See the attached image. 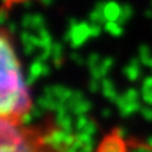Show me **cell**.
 Here are the masks:
<instances>
[{"label":"cell","instance_id":"cell-1","mask_svg":"<svg viewBox=\"0 0 152 152\" xmlns=\"http://www.w3.org/2000/svg\"><path fill=\"white\" fill-rule=\"evenodd\" d=\"M0 113L3 119L21 121L31 108V99L15 50L5 34L0 39Z\"/></svg>","mask_w":152,"mask_h":152},{"label":"cell","instance_id":"cell-2","mask_svg":"<svg viewBox=\"0 0 152 152\" xmlns=\"http://www.w3.org/2000/svg\"><path fill=\"white\" fill-rule=\"evenodd\" d=\"M0 152H59L48 144L42 132L26 128L21 121L1 118Z\"/></svg>","mask_w":152,"mask_h":152},{"label":"cell","instance_id":"cell-3","mask_svg":"<svg viewBox=\"0 0 152 152\" xmlns=\"http://www.w3.org/2000/svg\"><path fill=\"white\" fill-rule=\"evenodd\" d=\"M89 37H92L91 24L87 21H77L76 19L69 20V26L64 39L71 43L72 47H80Z\"/></svg>","mask_w":152,"mask_h":152},{"label":"cell","instance_id":"cell-4","mask_svg":"<svg viewBox=\"0 0 152 152\" xmlns=\"http://www.w3.org/2000/svg\"><path fill=\"white\" fill-rule=\"evenodd\" d=\"M45 24V19L40 13H26L21 18V26L26 29H36L39 31Z\"/></svg>","mask_w":152,"mask_h":152},{"label":"cell","instance_id":"cell-5","mask_svg":"<svg viewBox=\"0 0 152 152\" xmlns=\"http://www.w3.org/2000/svg\"><path fill=\"white\" fill-rule=\"evenodd\" d=\"M104 7H105V1L103 0H99V1L95 4L94 10L91 11L89 13V21L92 24H105L107 23V19H105V15H104Z\"/></svg>","mask_w":152,"mask_h":152},{"label":"cell","instance_id":"cell-6","mask_svg":"<svg viewBox=\"0 0 152 152\" xmlns=\"http://www.w3.org/2000/svg\"><path fill=\"white\" fill-rule=\"evenodd\" d=\"M121 10H123V5L119 4L115 0H110V1H105V7H104V15L105 19L108 20H115L118 21L119 18L121 15Z\"/></svg>","mask_w":152,"mask_h":152},{"label":"cell","instance_id":"cell-7","mask_svg":"<svg viewBox=\"0 0 152 152\" xmlns=\"http://www.w3.org/2000/svg\"><path fill=\"white\" fill-rule=\"evenodd\" d=\"M104 29L112 36H121V34H123V26L115 20H108L104 24Z\"/></svg>","mask_w":152,"mask_h":152},{"label":"cell","instance_id":"cell-8","mask_svg":"<svg viewBox=\"0 0 152 152\" xmlns=\"http://www.w3.org/2000/svg\"><path fill=\"white\" fill-rule=\"evenodd\" d=\"M132 16H134V7H132L131 4H124L123 10H121V15H120V18H119L118 21L123 26V24L128 23V21L131 20Z\"/></svg>","mask_w":152,"mask_h":152},{"label":"cell","instance_id":"cell-9","mask_svg":"<svg viewBox=\"0 0 152 152\" xmlns=\"http://www.w3.org/2000/svg\"><path fill=\"white\" fill-rule=\"evenodd\" d=\"M100 32H102V26H100V24H92L91 23V34H92V37L99 36Z\"/></svg>","mask_w":152,"mask_h":152},{"label":"cell","instance_id":"cell-10","mask_svg":"<svg viewBox=\"0 0 152 152\" xmlns=\"http://www.w3.org/2000/svg\"><path fill=\"white\" fill-rule=\"evenodd\" d=\"M0 20H1V23H5V21H7V10H5V8L1 10V19H0Z\"/></svg>","mask_w":152,"mask_h":152},{"label":"cell","instance_id":"cell-11","mask_svg":"<svg viewBox=\"0 0 152 152\" xmlns=\"http://www.w3.org/2000/svg\"><path fill=\"white\" fill-rule=\"evenodd\" d=\"M144 16H145L147 19H152V7H151V8H148V10H145Z\"/></svg>","mask_w":152,"mask_h":152},{"label":"cell","instance_id":"cell-12","mask_svg":"<svg viewBox=\"0 0 152 152\" xmlns=\"http://www.w3.org/2000/svg\"><path fill=\"white\" fill-rule=\"evenodd\" d=\"M15 31H16V24L15 23L8 24V32H15Z\"/></svg>","mask_w":152,"mask_h":152},{"label":"cell","instance_id":"cell-13","mask_svg":"<svg viewBox=\"0 0 152 152\" xmlns=\"http://www.w3.org/2000/svg\"><path fill=\"white\" fill-rule=\"evenodd\" d=\"M39 1L42 3L43 5H47V7H48V5H51L53 3V0H39Z\"/></svg>","mask_w":152,"mask_h":152},{"label":"cell","instance_id":"cell-14","mask_svg":"<svg viewBox=\"0 0 152 152\" xmlns=\"http://www.w3.org/2000/svg\"><path fill=\"white\" fill-rule=\"evenodd\" d=\"M151 7H152V0H151Z\"/></svg>","mask_w":152,"mask_h":152},{"label":"cell","instance_id":"cell-15","mask_svg":"<svg viewBox=\"0 0 152 152\" xmlns=\"http://www.w3.org/2000/svg\"><path fill=\"white\" fill-rule=\"evenodd\" d=\"M21 1H24V0H21Z\"/></svg>","mask_w":152,"mask_h":152}]
</instances>
